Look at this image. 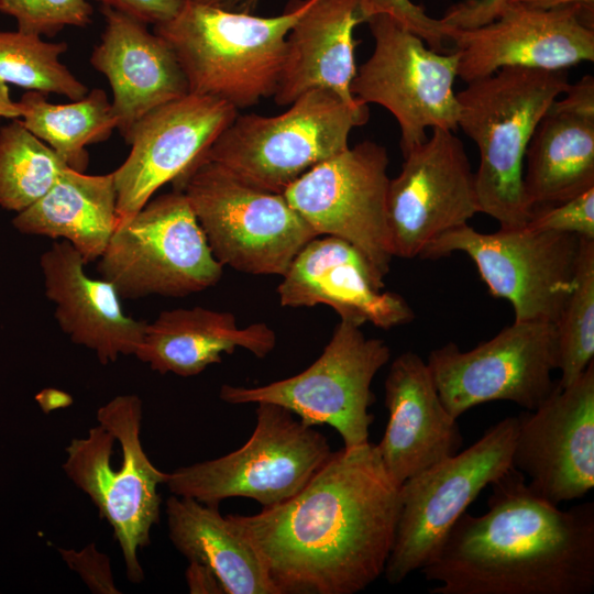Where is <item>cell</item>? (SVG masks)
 Here are the masks:
<instances>
[{
  "label": "cell",
  "mask_w": 594,
  "mask_h": 594,
  "mask_svg": "<svg viewBox=\"0 0 594 594\" xmlns=\"http://www.w3.org/2000/svg\"><path fill=\"white\" fill-rule=\"evenodd\" d=\"M399 508L400 486L369 441L332 451L289 499L227 518L278 594H355L384 573Z\"/></svg>",
  "instance_id": "cell-1"
},
{
  "label": "cell",
  "mask_w": 594,
  "mask_h": 594,
  "mask_svg": "<svg viewBox=\"0 0 594 594\" xmlns=\"http://www.w3.org/2000/svg\"><path fill=\"white\" fill-rule=\"evenodd\" d=\"M487 512L464 513L419 570L430 594H591L594 503L562 510L512 466L491 485Z\"/></svg>",
  "instance_id": "cell-2"
},
{
  "label": "cell",
  "mask_w": 594,
  "mask_h": 594,
  "mask_svg": "<svg viewBox=\"0 0 594 594\" xmlns=\"http://www.w3.org/2000/svg\"><path fill=\"white\" fill-rule=\"evenodd\" d=\"M457 94L458 129L480 152L475 187L480 212L501 229L525 227L531 216L522 184L525 153L551 103L569 86L568 69L503 67Z\"/></svg>",
  "instance_id": "cell-3"
},
{
  "label": "cell",
  "mask_w": 594,
  "mask_h": 594,
  "mask_svg": "<svg viewBox=\"0 0 594 594\" xmlns=\"http://www.w3.org/2000/svg\"><path fill=\"white\" fill-rule=\"evenodd\" d=\"M315 0H290L276 16L232 12L186 0L154 33L172 47L189 94L237 109L274 96L293 25Z\"/></svg>",
  "instance_id": "cell-4"
},
{
  "label": "cell",
  "mask_w": 594,
  "mask_h": 594,
  "mask_svg": "<svg viewBox=\"0 0 594 594\" xmlns=\"http://www.w3.org/2000/svg\"><path fill=\"white\" fill-rule=\"evenodd\" d=\"M142 414L136 395L113 397L98 408V425L65 448L62 465L111 526L131 583L144 580L139 550L150 544L151 529L160 521L157 487L169 474L158 470L142 447Z\"/></svg>",
  "instance_id": "cell-5"
},
{
  "label": "cell",
  "mask_w": 594,
  "mask_h": 594,
  "mask_svg": "<svg viewBox=\"0 0 594 594\" xmlns=\"http://www.w3.org/2000/svg\"><path fill=\"white\" fill-rule=\"evenodd\" d=\"M172 183L223 266L283 276L299 251L319 237L283 194L249 185L202 154Z\"/></svg>",
  "instance_id": "cell-6"
},
{
  "label": "cell",
  "mask_w": 594,
  "mask_h": 594,
  "mask_svg": "<svg viewBox=\"0 0 594 594\" xmlns=\"http://www.w3.org/2000/svg\"><path fill=\"white\" fill-rule=\"evenodd\" d=\"M278 116H238L202 154L241 180L275 194L349 147L369 108L354 109L334 92L310 90Z\"/></svg>",
  "instance_id": "cell-7"
},
{
  "label": "cell",
  "mask_w": 594,
  "mask_h": 594,
  "mask_svg": "<svg viewBox=\"0 0 594 594\" xmlns=\"http://www.w3.org/2000/svg\"><path fill=\"white\" fill-rule=\"evenodd\" d=\"M256 405L255 428L246 442L223 457L169 473L165 485L173 495L209 505L246 497L265 508L289 499L308 483L332 453L327 438L283 406Z\"/></svg>",
  "instance_id": "cell-8"
},
{
  "label": "cell",
  "mask_w": 594,
  "mask_h": 594,
  "mask_svg": "<svg viewBox=\"0 0 594 594\" xmlns=\"http://www.w3.org/2000/svg\"><path fill=\"white\" fill-rule=\"evenodd\" d=\"M97 270L120 298H178L215 286L223 265L186 197L173 190L117 224Z\"/></svg>",
  "instance_id": "cell-9"
},
{
  "label": "cell",
  "mask_w": 594,
  "mask_h": 594,
  "mask_svg": "<svg viewBox=\"0 0 594 594\" xmlns=\"http://www.w3.org/2000/svg\"><path fill=\"white\" fill-rule=\"evenodd\" d=\"M382 339L366 338L361 327L340 320L319 358L302 372L261 386H221L219 397L230 405L273 403L311 427L328 425L343 447L369 442L375 402L372 382L389 361Z\"/></svg>",
  "instance_id": "cell-10"
},
{
  "label": "cell",
  "mask_w": 594,
  "mask_h": 594,
  "mask_svg": "<svg viewBox=\"0 0 594 594\" xmlns=\"http://www.w3.org/2000/svg\"><path fill=\"white\" fill-rule=\"evenodd\" d=\"M517 417L490 427L471 447L400 485V508L385 579L396 585L419 571L480 493L513 466Z\"/></svg>",
  "instance_id": "cell-11"
},
{
  "label": "cell",
  "mask_w": 594,
  "mask_h": 594,
  "mask_svg": "<svg viewBox=\"0 0 594 594\" xmlns=\"http://www.w3.org/2000/svg\"><path fill=\"white\" fill-rule=\"evenodd\" d=\"M580 243L573 234L527 227L482 233L464 224L435 239L420 257L462 252L491 295L510 302L514 320L556 323L572 289Z\"/></svg>",
  "instance_id": "cell-12"
},
{
  "label": "cell",
  "mask_w": 594,
  "mask_h": 594,
  "mask_svg": "<svg viewBox=\"0 0 594 594\" xmlns=\"http://www.w3.org/2000/svg\"><path fill=\"white\" fill-rule=\"evenodd\" d=\"M365 22L374 50L356 69L350 86L353 97L364 105H380L394 116L403 155L427 140L429 128L455 132L458 52L443 54L427 47L418 35L385 13Z\"/></svg>",
  "instance_id": "cell-13"
},
{
  "label": "cell",
  "mask_w": 594,
  "mask_h": 594,
  "mask_svg": "<svg viewBox=\"0 0 594 594\" xmlns=\"http://www.w3.org/2000/svg\"><path fill=\"white\" fill-rule=\"evenodd\" d=\"M426 362L442 404L455 418L493 400L534 410L558 387L552 380L559 367L556 324L514 320L471 350L448 342L430 351Z\"/></svg>",
  "instance_id": "cell-14"
},
{
  "label": "cell",
  "mask_w": 594,
  "mask_h": 594,
  "mask_svg": "<svg viewBox=\"0 0 594 594\" xmlns=\"http://www.w3.org/2000/svg\"><path fill=\"white\" fill-rule=\"evenodd\" d=\"M388 164L383 145L363 141L314 166L283 194L319 237L352 244L383 277L394 257L387 223Z\"/></svg>",
  "instance_id": "cell-15"
},
{
  "label": "cell",
  "mask_w": 594,
  "mask_h": 594,
  "mask_svg": "<svg viewBox=\"0 0 594 594\" xmlns=\"http://www.w3.org/2000/svg\"><path fill=\"white\" fill-rule=\"evenodd\" d=\"M400 173L389 180L387 223L393 256H420L441 234L480 212L475 173L453 131L432 129L408 151Z\"/></svg>",
  "instance_id": "cell-16"
},
{
  "label": "cell",
  "mask_w": 594,
  "mask_h": 594,
  "mask_svg": "<svg viewBox=\"0 0 594 594\" xmlns=\"http://www.w3.org/2000/svg\"><path fill=\"white\" fill-rule=\"evenodd\" d=\"M513 466L529 487L559 505L594 486V361L536 409L517 416Z\"/></svg>",
  "instance_id": "cell-17"
},
{
  "label": "cell",
  "mask_w": 594,
  "mask_h": 594,
  "mask_svg": "<svg viewBox=\"0 0 594 594\" xmlns=\"http://www.w3.org/2000/svg\"><path fill=\"white\" fill-rule=\"evenodd\" d=\"M593 3L538 10L508 3L493 21L454 29L458 77L465 82L503 67L568 69L594 61Z\"/></svg>",
  "instance_id": "cell-18"
},
{
  "label": "cell",
  "mask_w": 594,
  "mask_h": 594,
  "mask_svg": "<svg viewBox=\"0 0 594 594\" xmlns=\"http://www.w3.org/2000/svg\"><path fill=\"white\" fill-rule=\"evenodd\" d=\"M237 116L238 109L223 100L188 94L139 120L125 140L130 154L112 172L118 223L134 216L158 188L188 168Z\"/></svg>",
  "instance_id": "cell-19"
},
{
  "label": "cell",
  "mask_w": 594,
  "mask_h": 594,
  "mask_svg": "<svg viewBox=\"0 0 594 594\" xmlns=\"http://www.w3.org/2000/svg\"><path fill=\"white\" fill-rule=\"evenodd\" d=\"M277 286L283 307L326 305L361 327L369 322L392 329L411 322L415 312L406 299L383 292L384 277L346 241L324 235L309 241L294 257Z\"/></svg>",
  "instance_id": "cell-20"
},
{
  "label": "cell",
  "mask_w": 594,
  "mask_h": 594,
  "mask_svg": "<svg viewBox=\"0 0 594 594\" xmlns=\"http://www.w3.org/2000/svg\"><path fill=\"white\" fill-rule=\"evenodd\" d=\"M384 396L388 421L376 447L399 486L461 450L458 418L442 404L427 362L416 352L406 351L392 362Z\"/></svg>",
  "instance_id": "cell-21"
},
{
  "label": "cell",
  "mask_w": 594,
  "mask_h": 594,
  "mask_svg": "<svg viewBox=\"0 0 594 594\" xmlns=\"http://www.w3.org/2000/svg\"><path fill=\"white\" fill-rule=\"evenodd\" d=\"M106 28L90 56L112 89L117 129L127 140L153 109L189 94L184 72L168 43L140 20L102 6Z\"/></svg>",
  "instance_id": "cell-22"
},
{
  "label": "cell",
  "mask_w": 594,
  "mask_h": 594,
  "mask_svg": "<svg viewBox=\"0 0 594 594\" xmlns=\"http://www.w3.org/2000/svg\"><path fill=\"white\" fill-rule=\"evenodd\" d=\"M45 295L54 302V316L70 340L94 351L101 364L120 355H134L146 321L127 316L114 286L89 277L85 260L63 240L55 242L40 258Z\"/></svg>",
  "instance_id": "cell-23"
},
{
  "label": "cell",
  "mask_w": 594,
  "mask_h": 594,
  "mask_svg": "<svg viewBox=\"0 0 594 594\" xmlns=\"http://www.w3.org/2000/svg\"><path fill=\"white\" fill-rule=\"evenodd\" d=\"M362 0H315L300 15L286 37V52L274 100L289 106L304 94L323 89L334 92L346 105H367L350 91L356 73L353 36L365 22Z\"/></svg>",
  "instance_id": "cell-24"
},
{
  "label": "cell",
  "mask_w": 594,
  "mask_h": 594,
  "mask_svg": "<svg viewBox=\"0 0 594 594\" xmlns=\"http://www.w3.org/2000/svg\"><path fill=\"white\" fill-rule=\"evenodd\" d=\"M275 344L276 334L264 322L240 328L233 314L197 306L162 311L146 322L134 355L161 374L189 377L238 348L263 359Z\"/></svg>",
  "instance_id": "cell-25"
},
{
  "label": "cell",
  "mask_w": 594,
  "mask_h": 594,
  "mask_svg": "<svg viewBox=\"0 0 594 594\" xmlns=\"http://www.w3.org/2000/svg\"><path fill=\"white\" fill-rule=\"evenodd\" d=\"M21 233L62 238L86 264L99 260L118 224L113 173L87 175L66 168L37 201L16 213Z\"/></svg>",
  "instance_id": "cell-26"
},
{
  "label": "cell",
  "mask_w": 594,
  "mask_h": 594,
  "mask_svg": "<svg viewBox=\"0 0 594 594\" xmlns=\"http://www.w3.org/2000/svg\"><path fill=\"white\" fill-rule=\"evenodd\" d=\"M168 537L188 561L209 568L224 594H278L251 542L219 510V505L169 496Z\"/></svg>",
  "instance_id": "cell-27"
},
{
  "label": "cell",
  "mask_w": 594,
  "mask_h": 594,
  "mask_svg": "<svg viewBox=\"0 0 594 594\" xmlns=\"http://www.w3.org/2000/svg\"><path fill=\"white\" fill-rule=\"evenodd\" d=\"M524 191L532 210L594 187V117L549 107L528 143Z\"/></svg>",
  "instance_id": "cell-28"
},
{
  "label": "cell",
  "mask_w": 594,
  "mask_h": 594,
  "mask_svg": "<svg viewBox=\"0 0 594 594\" xmlns=\"http://www.w3.org/2000/svg\"><path fill=\"white\" fill-rule=\"evenodd\" d=\"M19 103L24 127L77 172L87 168L86 146L107 140L117 128L111 102L101 89L67 105L51 103L44 94L31 90Z\"/></svg>",
  "instance_id": "cell-29"
},
{
  "label": "cell",
  "mask_w": 594,
  "mask_h": 594,
  "mask_svg": "<svg viewBox=\"0 0 594 594\" xmlns=\"http://www.w3.org/2000/svg\"><path fill=\"white\" fill-rule=\"evenodd\" d=\"M68 168L20 119L0 128V207L16 213L43 197Z\"/></svg>",
  "instance_id": "cell-30"
},
{
  "label": "cell",
  "mask_w": 594,
  "mask_h": 594,
  "mask_svg": "<svg viewBox=\"0 0 594 594\" xmlns=\"http://www.w3.org/2000/svg\"><path fill=\"white\" fill-rule=\"evenodd\" d=\"M67 47L65 42H46L33 33L0 31V78L44 95L80 100L89 91L59 61Z\"/></svg>",
  "instance_id": "cell-31"
},
{
  "label": "cell",
  "mask_w": 594,
  "mask_h": 594,
  "mask_svg": "<svg viewBox=\"0 0 594 594\" xmlns=\"http://www.w3.org/2000/svg\"><path fill=\"white\" fill-rule=\"evenodd\" d=\"M560 387L594 361V239L581 238L572 289L557 320Z\"/></svg>",
  "instance_id": "cell-32"
},
{
  "label": "cell",
  "mask_w": 594,
  "mask_h": 594,
  "mask_svg": "<svg viewBox=\"0 0 594 594\" xmlns=\"http://www.w3.org/2000/svg\"><path fill=\"white\" fill-rule=\"evenodd\" d=\"M0 12L16 20L18 30L54 36L65 26H86L94 9L87 0H0Z\"/></svg>",
  "instance_id": "cell-33"
},
{
  "label": "cell",
  "mask_w": 594,
  "mask_h": 594,
  "mask_svg": "<svg viewBox=\"0 0 594 594\" xmlns=\"http://www.w3.org/2000/svg\"><path fill=\"white\" fill-rule=\"evenodd\" d=\"M361 11L364 20L378 13L393 16L402 25L418 35L429 48L439 53H451L453 28L442 19L429 16L421 6L411 0H362Z\"/></svg>",
  "instance_id": "cell-34"
},
{
  "label": "cell",
  "mask_w": 594,
  "mask_h": 594,
  "mask_svg": "<svg viewBox=\"0 0 594 594\" xmlns=\"http://www.w3.org/2000/svg\"><path fill=\"white\" fill-rule=\"evenodd\" d=\"M525 227L594 239V187L561 204L532 210Z\"/></svg>",
  "instance_id": "cell-35"
},
{
  "label": "cell",
  "mask_w": 594,
  "mask_h": 594,
  "mask_svg": "<svg viewBox=\"0 0 594 594\" xmlns=\"http://www.w3.org/2000/svg\"><path fill=\"white\" fill-rule=\"evenodd\" d=\"M67 566L77 573L87 587L98 594H119L112 574L110 558L100 552L95 543L80 550L57 549Z\"/></svg>",
  "instance_id": "cell-36"
},
{
  "label": "cell",
  "mask_w": 594,
  "mask_h": 594,
  "mask_svg": "<svg viewBox=\"0 0 594 594\" xmlns=\"http://www.w3.org/2000/svg\"><path fill=\"white\" fill-rule=\"evenodd\" d=\"M102 6L129 14L145 24H161L173 19L186 0H97Z\"/></svg>",
  "instance_id": "cell-37"
},
{
  "label": "cell",
  "mask_w": 594,
  "mask_h": 594,
  "mask_svg": "<svg viewBox=\"0 0 594 594\" xmlns=\"http://www.w3.org/2000/svg\"><path fill=\"white\" fill-rule=\"evenodd\" d=\"M507 0H465L449 9L442 21L454 29H472L498 16Z\"/></svg>",
  "instance_id": "cell-38"
},
{
  "label": "cell",
  "mask_w": 594,
  "mask_h": 594,
  "mask_svg": "<svg viewBox=\"0 0 594 594\" xmlns=\"http://www.w3.org/2000/svg\"><path fill=\"white\" fill-rule=\"evenodd\" d=\"M563 99H556L551 107L581 116L594 117V77L583 76L575 84H569Z\"/></svg>",
  "instance_id": "cell-39"
},
{
  "label": "cell",
  "mask_w": 594,
  "mask_h": 594,
  "mask_svg": "<svg viewBox=\"0 0 594 594\" xmlns=\"http://www.w3.org/2000/svg\"><path fill=\"white\" fill-rule=\"evenodd\" d=\"M185 576L188 590L193 594H224L217 575L199 562L189 561Z\"/></svg>",
  "instance_id": "cell-40"
},
{
  "label": "cell",
  "mask_w": 594,
  "mask_h": 594,
  "mask_svg": "<svg viewBox=\"0 0 594 594\" xmlns=\"http://www.w3.org/2000/svg\"><path fill=\"white\" fill-rule=\"evenodd\" d=\"M36 400L45 413L69 406L73 402L67 393L54 388H46L38 393Z\"/></svg>",
  "instance_id": "cell-41"
},
{
  "label": "cell",
  "mask_w": 594,
  "mask_h": 594,
  "mask_svg": "<svg viewBox=\"0 0 594 594\" xmlns=\"http://www.w3.org/2000/svg\"><path fill=\"white\" fill-rule=\"evenodd\" d=\"M195 2L211 6L232 12L251 13L260 0H193Z\"/></svg>",
  "instance_id": "cell-42"
},
{
  "label": "cell",
  "mask_w": 594,
  "mask_h": 594,
  "mask_svg": "<svg viewBox=\"0 0 594 594\" xmlns=\"http://www.w3.org/2000/svg\"><path fill=\"white\" fill-rule=\"evenodd\" d=\"M0 117L8 119H20L22 109L18 102H14L9 95L7 82L0 78Z\"/></svg>",
  "instance_id": "cell-43"
},
{
  "label": "cell",
  "mask_w": 594,
  "mask_h": 594,
  "mask_svg": "<svg viewBox=\"0 0 594 594\" xmlns=\"http://www.w3.org/2000/svg\"><path fill=\"white\" fill-rule=\"evenodd\" d=\"M594 0H507L508 3H518L538 10H550L573 3H593Z\"/></svg>",
  "instance_id": "cell-44"
}]
</instances>
